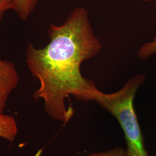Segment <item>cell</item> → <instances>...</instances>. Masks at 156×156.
Masks as SVG:
<instances>
[{
	"mask_svg": "<svg viewBox=\"0 0 156 156\" xmlns=\"http://www.w3.org/2000/svg\"><path fill=\"white\" fill-rule=\"evenodd\" d=\"M48 35L50 42L43 48L28 44L26 61L30 73L39 81L34 99L43 100L49 117L66 124L74 114L66 104L70 95L78 100L94 101L98 89L84 78L80 66L96 56L102 45L91 27L89 12L83 7L75 8L62 25L50 24Z\"/></svg>",
	"mask_w": 156,
	"mask_h": 156,
	"instance_id": "obj_1",
	"label": "cell"
},
{
	"mask_svg": "<svg viewBox=\"0 0 156 156\" xmlns=\"http://www.w3.org/2000/svg\"><path fill=\"white\" fill-rule=\"evenodd\" d=\"M145 78L144 75H136L116 92L106 94L98 90L95 95V101L117 119L123 129L125 156H149L134 107L136 91Z\"/></svg>",
	"mask_w": 156,
	"mask_h": 156,
	"instance_id": "obj_2",
	"label": "cell"
},
{
	"mask_svg": "<svg viewBox=\"0 0 156 156\" xmlns=\"http://www.w3.org/2000/svg\"><path fill=\"white\" fill-rule=\"evenodd\" d=\"M19 79L15 65L0 58V113H4L9 97L17 87Z\"/></svg>",
	"mask_w": 156,
	"mask_h": 156,
	"instance_id": "obj_3",
	"label": "cell"
},
{
	"mask_svg": "<svg viewBox=\"0 0 156 156\" xmlns=\"http://www.w3.org/2000/svg\"><path fill=\"white\" fill-rule=\"evenodd\" d=\"M18 133V127L15 117L11 115L0 113V138L13 142Z\"/></svg>",
	"mask_w": 156,
	"mask_h": 156,
	"instance_id": "obj_4",
	"label": "cell"
},
{
	"mask_svg": "<svg viewBox=\"0 0 156 156\" xmlns=\"http://www.w3.org/2000/svg\"><path fill=\"white\" fill-rule=\"evenodd\" d=\"M39 0H13V10L23 21H27L39 2Z\"/></svg>",
	"mask_w": 156,
	"mask_h": 156,
	"instance_id": "obj_5",
	"label": "cell"
},
{
	"mask_svg": "<svg viewBox=\"0 0 156 156\" xmlns=\"http://www.w3.org/2000/svg\"><path fill=\"white\" fill-rule=\"evenodd\" d=\"M156 53V39L142 45L138 51L140 59L146 60Z\"/></svg>",
	"mask_w": 156,
	"mask_h": 156,
	"instance_id": "obj_6",
	"label": "cell"
},
{
	"mask_svg": "<svg viewBox=\"0 0 156 156\" xmlns=\"http://www.w3.org/2000/svg\"><path fill=\"white\" fill-rule=\"evenodd\" d=\"M88 156H125V150L122 147H115L105 151L92 153Z\"/></svg>",
	"mask_w": 156,
	"mask_h": 156,
	"instance_id": "obj_7",
	"label": "cell"
},
{
	"mask_svg": "<svg viewBox=\"0 0 156 156\" xmlns=\"http://www.w3.org/2000/svg\"><path fill=\"white\" fill-rule=\"evenodd\" d=\"M13 0H0V24L6 12L12 10Z\"/></svg>",
	"mask_w": 156,
	"mask_h": 156,
	"instance_id": "obj_8",
	"label": "cell"
},
{
	"mask_svg": "<svg viewBox=\"0 0 156 156\" xmlns=\"http://www.w3.org/2000/svg\"><path fill=\"white\" fill-rule=\"evenodd\" d=\"M140 1H151V0H140Z\"/></svg>",
	"mask_w": 156,
	"mask_h": 156,
	"instance_id": "obj_9",
	"label": "cell"
}]
</instances>
